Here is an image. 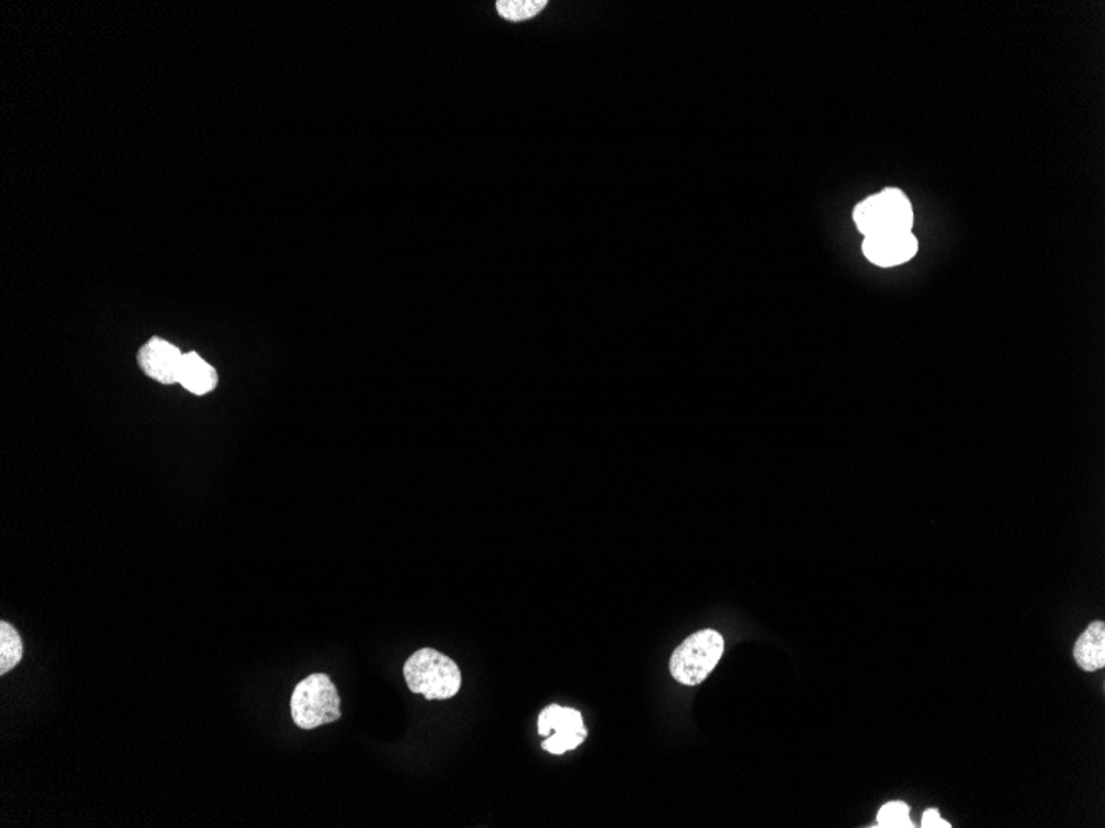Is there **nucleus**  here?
I'll return each instance as SVG.
<instances>
[{
    "mask_svg": "<svg viewBox=\"0 0 1105 828\" xmlns=\"http://www.w3.org/2000/svg\"><path fill=\"white\" fill-rule=\"evenodd\" d=\"M178 384L195 396H204L217 386V373L199 354L187 353L182 356Z\"/></svg>",
    "mask_w": 1105,
    "mask_h": 828,
    "instance_id": "8",
    "label": "nucleus"
},
{
    "mask_svg": "<svg viewBox=\"0 0 1105 828\" xmlns=\"http://www.w3.org/2000/svg\"><path fill=\"white\" fill-rule=\"evenodd\" d=\"M538 733L546 736L543 750L556 756L576 750L588 736L581 713L558 705H551L539 713Z\"/></svg>",
    "mask_w": 1105,
    "mask_h": 828,
    "instance_id": "5",
    "label": "nucleus"
},
{
    "mask_svg": "<svg viewBox=\"0 0 1105 828\" xmlns=\"http://www.w3.org/2000/svg\"><path fill=\"white\" fill-rule=\"evenodd\" d=\"M919 250V241L912 232L872 235L863 238V257L877 267L890 268L912 260Z\"/></svg>",
    "mask_w": 1105,
    "mask_h": 828,
    "instance_id": "6",
    "label": "nucleus"
},
{
    "mask_svg": "<svg viewBox=\"0 0 1105 828\" xmlns=\"http://www.w3.org/2000/svg\"><path fill=\"white\" fill-rule=\"evenodd\" d=\"M922 827L923 828H950L952 826H950L948 822H945V820H942V817H940L938 810L929 809V810H926L925 814H923V817H922Z\"/></svg>",
    "mask_w": 1105,
    "mask_h": 828,
    "instance_id": "13",
    "label": "nucleus"
},
{
    "mask_svg": "<svg viewBox=\"0 0 1105 828\" xmlns=\"http://www.w3.org/2000/svg\"><path fill=\"white\" fill-rule=\"evenodd\" d=\"M290 711L301 730H314L340 720V695L330 677L314 674L301 680L291 695Z\"/></svg>",
    "mask_w": 1105,
    "mask_h": 828,
    "instance_id": "2",
    "label": "nucleus"
},
{
    "mask_svg": "<svg viewBox=\"0 0 1105 828\" xmlns=\"http://www.w3.org/2000/svg\"><path fill=\"white\" fill-rule=\"evenodd\" d=\"M23 658V642L15 627L0 624V675L9 674Z\"/></svg>",
    "mask_w": 1105,
    "mask_h": 828,
    "instance_id": "10",
    "label": "nucleus"
},
{
    "mask_svg": "<svg viewBox=\"0 0 1105 828\" xmlns=\"http://www.w3.org/2000/svg\"><path fill=\"white\" fill-rule=\"evenodd\" d=\"M404 678L409 690L422 695L426 700H449L462 687L459 665L433 648H422L410 655L404 665Z\"/></svg>",
    "mask_w": 1105,
    "mask_h": 828,
    "instance_id": "1",
    "label": "nucleus"
},
{
    "mask_svg": "<svg viewBox=\"0 0 1105 828\" xmlns=\"http://www.w3.org/2000/svg\"><path fill=\"white\" fill-rule=\"evenodd\" d=\"M909 806L903 803H889L879 810L877 822L882 828H912L913 824L909 817Z\"/></svg>",
    "mask_w": 1105,
    "mask_h": 828,
    "instance_id": "12",
    "label": "nucleus"
},
{
    "mask_svg": "<svg viewBox=\"0 0 1105 828\" xmlns=\"http://www.w3.org/2000/svg\"><path fill=\"white\" fill-rule=\"evenodd\" d=\"M723 650V637L711 628L690 635L672 654L668 664L672 678L685 687L700 685L715 670Z\"/></svg>",
    "mask_w": 1105,
    "mask_h": 828,
    "instance_id": "4",
    "label": "nucleus"
},
{
    "mask_svg": "<svg viewBox=\"0 0 1105 828\" xmlns=\"http://www.w3.org/2000/svg\"><path fill=\"white\" fill-rule=\"evenodd\" d=\"M854 222L863 237L912 232L913 211L909 198L899 189H883L854 208Z\"/></svg>",
    "mask_w": 1105,
    "mask_h": 828,
    "instance_id": "3",
    "label": "nucleus"
},
{
    "mask_svg": "<svg viewBox=\"0 0 1105 828\" xmlns=\"http://www.w3.org/2000/svg\"><path fill=\"white\" fill-rule=\"evenodd\" d=\"M182 356L184 354L178 347L169 344L168 341L152 337L139 350V367L144 370L146 376L158 380L161 384L178 383L179 369H181Z\"/></svg>",
    "mask_w": 1105,
    "mask_h": 828,
    "instance_id": "7",
    "label": "nucleus"
},
{
    "mask_svg": "<svg viewBox=\"0 0 1105 828\" xmlns=\"http://www.w3.org/2000/svg\"><path fill=\"white\" fill-rule=\"evenodd\" d=\"M546 3V0H498L496 12L509 22H522L538 15Z\"/></svg>",
    "mask_w": 1105,
    "mask_h": 828,
    "instance_id": "11",
    "label": "nucleus"
},
{
    "mask_svg": "<svg viewBox=\"0 0 1105 828\" xmlns=\"http://www.w3.org/2000/svg\"><path fill=\"white\" fill-rule=\"evenodd\" d=\"M1074 658L1079 668L1084 671L1101 670L1105 667V624L1094 622L1087 631L1077 638L1074 647Z\"/></svg>",
    "mask_w": 1105,
    "mask_h": 828,
    "instance_id": "9",
    "label": "nucleus"
}]
</instances>
